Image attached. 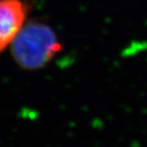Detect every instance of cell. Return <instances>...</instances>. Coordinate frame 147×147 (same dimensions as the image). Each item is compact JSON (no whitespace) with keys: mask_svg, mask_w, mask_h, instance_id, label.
<instances>
[{"mask_svg":"<svg viewBox=\"0 0 147 147\" xmlns=\"http://www.w3.org/2000/svg\"><path fill=\"white\" fill-rule=\"evenodd\" d=\"M10 47L16 64L27 71L43 68L62 48L54 29L39 21L26 23Z\"/></svg>","mask_w":147,"mask_h":147,"instance_id":"1","label":"cell"},{"mask_svg":"<svg viewBox=\"0 0 147 147\" xmlns=\"http://www.w3.org/2000/svg\"><path fill=\"white\" fill-rule=\"evenodd\" d=\"M28 11L25 0H0V54L11 45L26 24Z\"/></svg>","mask_w":147,"mask_h":147,"instance_id":"2","label":"cell"}]
</instances>
